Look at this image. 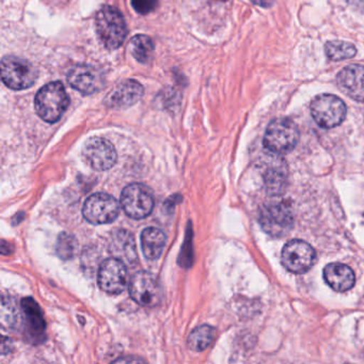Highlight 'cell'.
Returning a JSON list of instances; mask_svg holds the SVG:
<instances>
[{
    "mask_svg": "<svg viewBox=\"0 0 364 364\" xmlns=\"http://www.w3.org/2000/svg\"><path fill=\"white\" fill-rule=\"evenodd\" d=\"M95 27L100 40L108 50H117L127 39V23L116 8L105 6L97 12Z\"/></svg>",
    "mask_w": 364,
    "mask_h": 364,
    "instance_id": "1",
    "label": "cell"
},
{
    "mask_svg": "<svg viewBox=\"0 0 364 364\" xmlns=\"http://www.w3.org/2000/svg\"><path fill=\"white\" fill-rule=\"evenodd\" d=\"M299 137L297 124L291 119H274L266 129L263 146L274 154L284 155L295 149Z\"/></svg>",
    "mask_w": 364,
    "mask_h": 364,
    "instance_id": "2",
    "label": "cell"
},
{
    "mask_svg": "<svg viewBox=\"0 0 364 364\" xmlns=\"http://www.w3.org/2000/svg\"><path fill=\"white\" fill-rule=\"evenodd\" d=\"M69 97L61 82H55L40 89L35 100L38 116L46 122L56 123L69 106Z\"/></svg>",
    "mask_w": 364,
    "mask_h": 364,
    "instance_id": "3",
    "label": "cell"
},
{
    "mask_svg": "<svg viewBox=\"0 0 364 364\" xmlns=\"http://www.w3.org/2000/svg\"><path fill=\"white\" fill-rule=\"evenodd\" d=\"M259 223L263 231L268 235L283 237L293 228V210L287 202H270L262 208Z\"/></svg>",
    "mask_w": 364,
    "mask_h": 364,
    "instance_id": "4",
    "label": "cell"
},
{
    "mask_svg": "<svg viewBox=\"0 0 364 364\" xmlns=\"http://www.w3.org/2000/svg\"><path fill=\"white\" fill-rule=\"evenodd\" d=\"M38 78V71L29 61L7 56L1 60V80L12 90L31 88Z\"/></svg>",
    "mask_w": 364,
    "mask_h": 364,
    "instance_id": "5",
    "label": "cell"
},
{
    "mask_svg": "<svg viewBox=\"0 0 364 364\" xmlns=\"http://www.w3.org/2000/svg\"><path fill=\"white\" fill-rule=\"evenodd\" d=\"M310 109L317 125L326 129L338 127L346 118V106L336 95H318L313 100Z\"/></svg>",
    "mask_w": 364,
    "mask_h": 364,
    "instance_id": "6",
    "label": "cell"
},
{
    "mask_svg": "<svg viewBox=\"0 0 364 364\" xmlns=\"http://www.w3.org/2000/svg\"><path fill=\"white\" fill-rule=\"evenodd\" d=\"M129 295L139 306L153 308L163 300V287L155 274L138 272L132 277L129 284Z\"/></svg>",
    "mask_w": 364,
    "mask_h": 364,
    "instance_id": "7",
    "label": "cell"
},
{
    "mask_svg": "<svg viewBox=\"0 0 364 364\" xmlns=\"http://www.w3.org/2000/svg\"><path fill=\"white\" fill-rule=\"evenodd\" d=\"M120 203L125 214L131 218H146L154 208V196L146 185L134 183L123 189Z\"/></svg>",
    "mask_w": 364,
    "mask_h": 364,
    "instance_id": "8",
    "label": "cell"
},
{
    "mask_svg": "<svg viewBox=\"0 0 364 364\" xmlns=\"http://www.w3.org/2000/svg\"><path fill=\"white\" fill-rule=\"evenodd\" d=\"M316 261V252L308 242L301 240H291L283 247L281 253L282 265L293 274L309 272Z\"/></svg>",
    "mask_w": 364,
    "mask_h": 364,
    "instance_id": "9",
    "label": "cell"
},
{
    "mask_svg": "<svg viewBox=\"0 0 364 364\" xmlns=\"http://www.w3.org/2000/svg\"><path fill=\"white\" fill-rule=\"evenodd\" d=\"M120 212L118 201L107 193L91 195L85 202L82 215L88 223L95 225L114 223Z\"/></svg>",
    "mask_w": 364,
    "mask_h": 364,
    "instance_id": "10",
    "label": "cell"
},
{
    "mask_svg": "<svg viewBox=\"0 0 364 364\" xmlns=\"http://www.w3.org/2000/svg\"><path fill=\"white\" fill-rule=\"evenodd\" d=\"M82 159L92 169L106 171L116 165L118 155L112 142L105 138L92 137L82 148Z\"/></svg>",
    "mask_w": 364,
    "mask_h": 364,
    "instance_id": "11",
    "label": "cell"
},
{
    "mask_svg": "<svg viewBox=\"0 0 364 364\" xmlns=\"http://www.w3.org/2000/svg\"><path fill=\"white\" fill-rule=\"evenodd\" d=\"M97 283L105 293L112 295L122 293L129 283L127 264L114 257L105 259L100 266Z\"/></svg>",
    "mask_w": 364,
    "mask_h": 364,
    "instance_id": "12",
    "label": "cell"
},
{
    "mask_svg": "<svg viewBox=\"0 0 364 364\" xmlns=\"http://www.w3.org/2000/svg\"><path fill=\"white\" fill-rule=\"evenodd\" d=\"M68 82L82 95H93L104 86L101 71L88 65H78L72 68L68 74Z\"/></svg>",
    "mask_w": 364,
    "mask_h": 364,
    "instance_id": "13",
    "label": "cell"
},
{
    "mask_svg": "<svg viewBox=\"0 0 364 364\" xmlns=\"http://www.w3.org/2000/svg\"><path fill=\"white\" fill-rule=\"evenodd\" d=\"M336 84L344 95L357 102H364V67L350 65L336 76Z\"/></svg>",
    "mask_w": 364,
    "mask_h": 364,
    "instance_id": "14",
    "label": "cell"
},
{
    "mask_svg": "<svg viewBox=\"0 0 364 364\" xmlns=\"http://www.w3.org/2000/svg\"><path fill=\"white\" fill-rule=\"evenodd\" d=\"M142 95L144 88L139 82L134 80H124L108 95L106 103L110 107L123 109L135 105Z\"/></svg>",
    "mask_w": 364,
    "mask_h": 364,
    "instance_id": "15",
    "label": "cell"
},
{
    "mask_svg": "<svg viewBox=\"0 0 364 364\" xmlns=\"http://www.w3.org/2000/svg\"><path fill=\"white\" fill-rule=\"evenodd\" d=\"M326 283L338 293H344L353 289L355 277L349 266L342 263H331L323 269Z\"/></svg>",
    "mask_w": 364,
    "mask_h": 364,
    "instance_id": "16",
    "label": "cell"
},
{
    "mask_svg": "<svg viewBox=\"0 0 364 364\" xmlns=\"http://www.w3.org/2000/svg\"><path fill=\"white\" fill-rule=\"evenodd\" d=\"M112 251L114 257L125 264H135L138 259L135 240L127 230H120L112 235Z\"/></svg>",
    "mask_w": 364,
    "mask_h": 364,
    "instance_id": "17",
    "label": "cell"
},
{
    "mask_svg": "<svg viewBox=\"0 0 364 364\" xmlns=\"http://www.w3.org/2000/svg\"><path fill=\"white\" fill-rule=\"evenodd\" d=\"M22 309L26 318L27 329L31 332V336L35 338H43L46 321L37 302L31 298H25L22 300Z\"/></svg>",
    "mask_w": 364,
    "mask_h": 364,
    "instance_id": "18",
    "label": "cell"
},
{
    "mask_svg": "<svg viewBox=\"0 0 364 364\" xmlns=\"http://www.w3.org/2000/svg\"><path fill=\"white\" fill-rule=\"evenodd\" d=\"M165 234L156 228H148L141 234V248L146 259H157L165 249Z\"/></svg>",
    "mask_w": 364,
    "mask_h": 364,
    "instance_id": "19",
    "label": "cell"
},
{
    "mask_svg": "<svg viewBox=\"0 0 364 364\" xmlns=\"http://www.w3.org/2000/svg\"><path fill=\"white\" fill-rule=\"evenodd\" d=\"M215 338V329L212 326L202 325L196 328L187 338V345L191 350L203 351L210 347Z\"/></svg>",
    "mask_w": 364,
    "mask_h": 364,
    "instance_id": "20",
    "label": "cell"
},
{
    "mask_svg": "<svg viewBox=\"0 0 364 364\" xmlns=\"http://www.w3.org/2000/svg\"><path fill=\"white\" fill-rule=\"evenodd\" d=\"M129 50L136 60L141 63H146L153 58L154 43L148 36H136L131 40Z\"/></svg>",
    "mask_w": 364,
    "mask_h": 364,
    "instance_id": "21",
    "label": "cell"
},
{
    "mask_svg": "<svg viewBox=\"0 0 364 364\" xmlns=\"http://www.w3.org/2000/svg\"><path fill=\"white\" fill-rule=\"evenodd\" d=\"M325 52L330 60L341 61L353 58L357 54V48L348 42L329 41L326 43Z\"/></svg>",
    "mask_w": 364,
    "mask_h": 364,
    "instance_id": "22",
    "label": "cell"
},
{
    "mask_svg": "<svg viewBox=\"0 0 364 364\" xmlns=\"http://www.w3.org/2000/svg\"><path fill=\"white\" fill-rule=\"evenodd\" d=\"M77 242L75 237L69 233H61L57 240L56 250L59 257L68 261L75 255Z\"/></svg>",
    "mask_w": 364,
    "mask_h": 364,
    "instance_id": "23",
    "label": "cell"
},
{
    "mask_svg": "<svg viewBox=\"0 0 364 364\" xmlns=\"http://www.w3.org/2000/svg\"><path fill=\"white\" fill-rule=\"evenodd\" d=\"M159 5V0H132L134 9L140 14H149L154 11Z\"/></svg>",
    "mask_w": 364,
    "mask_h": 364,
    "instance_id": "24",
    "label": "cell"
},
{
    "mask_svg": "<svg viewBox=\"0 0 364 364\" xmlns=\"http://www.w3.org/2000/svg\"><path fill=\"white\" fill-rule=\"evenodd\" d=\"M346 1L353 9L364 11V0H346Z\"/></svg>",
    "mask_w": 364,
    "mask_h": 364,
    "instance_id": "25",
    "label": "cell"
},
{
    "mask_svg": "<svg viewBox=\"0 0 364 364\" xmlns=\"http://www.w3.org/2000/svg\"><path fill=\"white\" fill-rule=\"evenodd\" d=\"M250 1L262 8H269L274 5V0H250Z\"/></svg>",
    "mask_w": 364,
    "mask_h": 364,
    "instance_id": "26",
    "label": "cell"
}]
</instances>
